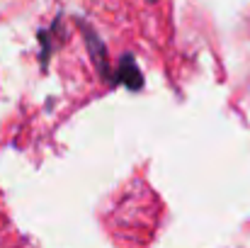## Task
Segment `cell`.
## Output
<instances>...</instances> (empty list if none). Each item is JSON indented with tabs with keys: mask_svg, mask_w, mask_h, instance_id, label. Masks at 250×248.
<instances>
[{
	"mask_svg": "<svg viewBox=\"0 0 250 248\" xmlns=\"http://www.w3.org/2000/svg\"><path fill=\"white\" fill-rule=\"evenodd\" d=\"M81 29H83L85 44H87V49H90V56H92V61H95L97 71H100L104 78H109V68H107V49H104L102 39L95 34V29H90V27L83 24V22H81Z\"/></svg>",
	"mask_w": 250,
	"mask_h": 248,
	"instance_id": "6da1fadb",
	"label": "cell"
},
{
	"mask_svg": "<svg viewBox=\"0 0 250 248\" xmlns=\"http://www.w3.org/2000/svg\"><path fill=\"white\" fill-rule=\"evenodd\" d=\"M114 83H124L126 88H134L139 90L144 85V78H141V71L136 66V61L131 56H124L117 66V73H114Z\"/></svg>",
	"mask_w": 250,
	"mask_h": 248,
	"instance_id": "7a4b0ae2",
	"label": "cell"
},
{
	"mask_svg": "<svg viewBox=\"0 0 250 248\" xmlns=\"http://www.w3.org/2000/svg\"><path fill=\"white\" fill-rule=\"evenodd\" d=\"M148 2H156V0H148Z\"/></svg>",
	"mask_w": 250,
	"mask_h": 248,
	"instance_id": "3957f363",
	"label": "cell"
}]
</instances>
